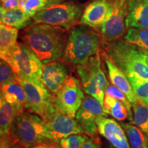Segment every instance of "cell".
<instances>
[{
	"label": "cell",
	"mask_w": 148,
	"mask_h": 148,
	"mask_svg": "<svg viewBox=\"0 0 148 148\" xmlns=\"http://www.w3.org/2000/svg\"><path fill=\"white\" fill-rule=\"evenodd\" d=\"M75 66L83 90L103 103L108 82L101 68L100 53H97L84 63Z\"/></svg>",
	"instance_id": "5b68a950"
},
{
	"label": "cell",
	"mask_w": 148,
	"mask_h": 148,
	"mask_svg": "<svg viewBox=\"0 0 148 148\" xmlns=\"http://www.w3.org/2000/svg\"><path fill=\"white\" fill-rule=\"evenodd\" d=\"M112 12L99 29L102 42L107 45L121 38L126 30L127 0H112Z\"/></svg>",
	"instance_id": "30bf717a"
},
{
	"label": "cell",
	"mask_w": 148,
	"mask_h": 148,
	"mask_svg": "<svg viewBox=\"0 0 148 148\" xmlns=\"http://www.w3.org/2000/svg\"><path fill=\"white\" fill-rule=\"evenodd\" d=\"M3 97L2 96V92H1V86H0V99Z\"/></svg>",
	"instance_id": "d590c367"
},
{
	"label": "cell",
	"mask_w": 148,
	"mask_h": 148,
	"mask_svg": "<svg viewBox=\"0 0 148 148\" xmlns=\"http://www.w3.org/2000/svg\"><path fill=\"white\" fill-rule=\"evenodd\" d=\"M26 94L27 110L38 114L47 121L56 112L54 95L45 87L40 79L25 80L16 77Z\"/></svg>",
	"instance_id": "ba28073f"
},
{
	"label": "cell",
	"mask_w": 148,
	"mask_h": 148,
	"mask_svg": "<svg viewBox=\"0 0 148 148\" xmlns=\"http://www.w3.org/2000/svg\"><path fill=\"white\" fill-rule=\"evenodd\" d=\"M18 110L3 97L0 99V136H10V128Z\"/></svg>",
	"instance_id": "7402d4cb"
},
{
	"label": "cell",
	"mask_w": 148,
	"mask_h": 148,
	"mask_svg": "<svg viewBox=\"0 0 148 148\" xmlns=\"http://www.w3.org/2000/svg\"><path fill=\"white\" fill-rule=\"evenodd\" d=\"M79 79L70 76L58 93L54 95V106L57 112L75 117L84 98Z\"/></svg>",
	"instance_id": "9c48e42d"
},
{
	"label": "cell",
	"mask_w": 148,
	"mask_h": 148,
	"mask_svg": "<svg viewBox=\"0 0 148 148\" xmlns=\"http://www.w3.org/2000/svg\"><path fill=\"white\" fill-rule=\"evenodd\" d=\"M69 77V64L56 61L43 64L40 81L53 95H56Z\"/></svg>",
	"instance_id": "4fadbf2b"
},
{
	"label": "cell",
	"mask_w": 148,
	"mask_h": 148,
	"mask_svg": "<svg viewBox=\"0 0 148 148\" xmlns=\"http://www.w3.org/2000/svg\"><path fill=\"white\" fill-rule=\"evenodd\" d=\"M18 29L0 23V58L6 57L17 44Z\"/></svg>",
	"instance_id": "ffe728a7"
},
{
	"label": "cell",
	"mask_w": 148,
	"mask_h": 148,
	"mask_svg": "<svg viewBox=\"0 0 148 148\" xmlns=\"http://www.w3.org/2000/svg\"><path fill=\"white\" fill-rule=\"evenodd\" d=\"M53 141H49L47 142V143H42L37 144V145L33 146L31 148H57L54 145H53Z\"/></svg>",
	"instance_id": "836d02e7"
},
{
	"label": "cell",
	"mask_w": 148,
	"mask_h": 148,
	"mask_svg": "<svg viewBox=\"0 0 148 148\" xmlns=\"http://www.w3.org/2000/svg\"><path fill=\"white\" fill-rule=\"evenodd\" d=\"M102 43L101 36L95 29L87 25H74L69 32L62 60L76 66L84 63L99 52Z\"/></svg>",
	"instance_id": "7a4b0ae2"
},
{
	"label": "cell",
	"mask_w": 148,
	"mask_h": 148,
	"mask_svg": "<svg viewBox=\"0 0 148 148\" xmlns=\"http://www.w3.org/2000/svg\"><path fill=\"white\" fill-rule=\"evenodd\" d=\"M105 95H110L111 97L122 101L126 106L130 113L132 114L133 115L132 104L129 101L125 94L121 90H120L119 88H117L112 84H111L108 83L107 84L106 88H105Z\"/></svg>",
	"instance_id": "f1b7e54d"
},
{
	"label": "cell",
	"mask_w": 148,
	"mask_h": 148,
	"mask_svg": "<svg viewBox=\"0 0 148 148\" xmlns=\"http://www.w3.org/2000/svg\"><path fill=\"white\" fill-rule=\"evenodd\" d=\"M10 136L16 145L25 148L52 141L49 138L45 121L38 114L25 110L14 118Z\"/></svg>",
	"instance_id": "277c9868"
},
{
	"label": "cell",
	"mask_w": 148,
	"mask_h": 148,
	"mask_svg": "<svg viewBox=\"0 0 148 148\" xmlns=\"http://www.w3.org/2000/svg\"><path fill=\"white\" fill-rule=\"evenodd\" d=\"M133 119L131 123L137 126L146 135L148 134V104L140 100L132 105Z\"/></svg>",
	"instance_id": "cb8c5ba5"
},
{
	"label": "cell",
	"mask_w": 148,
	"mask_h": 148,
	"mask_svg": "<svg viewBox=\"0 0 148 148\" xmlns=\"http://www.w3.org/2000/svg\"><path fill=\"white\" fill-rule=\"evenodd\" d=\"M127 77L140 100L148 104V79L139 78L135 75Z\"/></svg>",
	"instance_id": "4316f807"
},
{
	"label": "cell",
	"mask_w": 148,
	"mask_h": 148,
	"mask_svg": "<svg viewBox=\"0 0 148 148\" xmlns=\"http://www.w3.org/2000/svg\"><path fill=\"white\" fill-rule=\"evenodd\" d=\"M145 52H146V56H147V62L148 63V50H145Z\"/></svg>",
	"instance_id": "8d00e7d4"
},
{
	"label": "cell",
	"mask_w": 148,
	"mask_h": 148,
	"mask_svg": "<svg viewBox=\"0 0 148 148\" xmlns=\"http://www.w3.org/2000/svg\"><path fill=\"white\" fill-rule=\"evenodd\" d=\"M112 10V0H94L83 11L79 24L99 29Z\"/></svg>",
	"instance_id": "5bb4252c"
},
{
	"label": "cell",
	"mask_w": 148,
	"mask_h": 148,
	"mask_svg": "<svg viewBox=\"0 0 148 148\" xmlns=\"http://www.w3.org/2000/svg\"><path fill=\"white\" fill-rule=\"evenodd\" d=\"M127 28H148V0H127Z\"/></svg>",
	"instance_id": "e0dca14e"
},
{
	"label": "cell",
	"mask_w": 148,
	"mask_h": 148,
	"mask_svg": "<svg viewBox=\"0 0 148 148\" xmlns=\"http://www.w3.org/2000/svg\"><path fill=\"white\" fill-rule=\"evenodd\" d=\"M104 112L103 103L90 95L84 96L80 108L77 111L75 119L85 134L90 138L97 136L98 128L96 119L99 116H108Z\"/></svg>",
	"instance_id": "8fae6325"
},
{
	"label": "cell",
	"mask_w": 148,
	"mask_h": 148,
	"mask_svg": "<svg viewBox=\"0 0 148 148\" xmlns=\"http://www.w3.org/2000/svg\"><path fill=\"white\" fill-rule=\"evenodd\" d=\"M3 60L10 64L16 77L30 81L40 79L43 63L34 51L23 43L17 42Z\"/></svg>",
	"instance_id": "52a82bcc"
},
{
	"label": "cell",
	"mask_w": 148,
	"mask_h": 148,
	"mask_svg": "<svg viewBox=\"0 0 148 148\" xmlns=\"http://www.w3.org/2000/svg\"><path fill=\"white\" fill-rule=\"evenodd\" d=\"M98 132L114 148H130L127 136L120 123L107 116L96 119Z\"/></svg>",
	"instance_id": "9a60e30c"
},
{
	"label": "cell",
	"mask_w": 148,
	"mask_h": 148,
	"mask_svg": "<svg viewBox=\"0 0 148 148\" xmlns=\"http://www.w3.org/2000/svg\"><path fill=\"white\" fill-rule=\"evenodd\" d=\"M16 75L8 62L0 58V86L16 79Z\"/></svg>",
	"instance_id": "f546056e"
},
{
	"label": "cell",
	"mask_w": 148,
	"mask_h": 148,
	"mask_svg": "<svg viewBox=\"0 0 148 148\" xmlns=\"http://www.w3.org/2000/svg\"><path fill=\"white\" fill-rule=\"evenodd\" d=\"M69 29L45 23L27 27L21 34V40L43 64L60 60L63 57Z\"/></svg>",
	"instance_id": "6da1fadb"
},
{
	"label": "cell",
	"mask_w": 148,
	"mask_h": 148,
	"mask_svg": "<svg viewBox=\"0 0 148 148\" xmlns=\"http://www.w3.org/2000/svg\"><path fill=\"white\" fill-rule=\"evenodd\" d=\"M0 1L5 10H9V9L20 8L22 1L21 0H0Z\"/></svg>",
	"instance_id": "1f68e13d"
},
{
	"label": "cell",
	"mask_w": 148,
	"mask_h": 148,
	"mask_svg": "<svg viewBox=\"0 0 148 148\" xmlns=\"http://www.w3.org/2000/svg\"><path fill=\"white\" fill-rule=\"evenodd\" d=\"M103 56L111 83L124 92L132 106L137 103L140 101L139 98L134 92L132 85L125 73L112 62L104 51L103 53Z\"/></svg>",
	"instance_id": "2e32d148"
},
{
	"label": "cell",
	"mask_w": 148,
	"mask_h": 148,
	"mask_svg": "<svg viewBox=\"0 0 148 148\" xmlns=\"http://www.w3.org/2000/svg\"><path fill=\"white\" fill-rule=\"evenodd\" d=\"M104 52L126 76L148 79V63L145 49L120 38L106 45Z\"/></svg>",
	"instance_id": "3957f363"
},
{
	"label": "cell",
	"mask_w": 148,
	"mask_h": 148,
	"mask_svg": "<svg viewBox=\"0 0 148 148\" xmlns=\"http://www.w3.org/2000/svg\"><path fill=\"white\" fill-rule=\"evenodd\" d=\"M0 148H17L10 136H0Z\"/></svg>",
	"instance_id": "4dcf8cb0"
},
{
	"label": "cell",
	"mask_w": 148,
	"mask_h": 148,
	"mask_svg": "<svg viewBox=\"0 0 148 148\" xmlns=\"http://www.w3.org/2000/svg\"><path fill=\"white\" fill-rule=\"evenodd\" d=\"M85 134H71L60 140L59 148H82L83 144L88 139Z\"/></svg>",
	"instance_id": "83f0119b"
},
{
	"label": "cell",
	"mask_w": 148,
	"mask_h": 148,
	"mask_svg": "<svg viewBox=\"0 0 148 148\" xmlns=\"http://www.w3.org/2000/svg\"><path fill=\"white\" fill-rule=\"evenodd\" d=\"M83 12L82 5L74 2H58L49 5L35 15V23H45L71 29L80 19Z\"/></svg>",
	"instance_id": "8992f818"
},
{
	"label": "cell",
	"mask_w": 148,
	"mask_h": 148,
	"mask_svg": "<svg viewBox=\"0 0 148 148\" xmlns=\"http://www.w3.org/2000/svg\"><path fill=\"white\" fill-rule=\"evenodd\" d=\"M17 148H25V147H21V146H20V147H19V146H18V145H17Z\"/></svg>",
	"instance_id": "ab89813d"
},
{
	"label": "cell",
	"mask_w": 148,
	"mask_h": 148,
	"mask_svg": "<svg viewBox=\"0 0 148 148\" xmlns=\"http://www.w3.org/2000/svg\"><path fill=\"white\" fill-rule=\"evenodd\" d=\"M45 123L49 138L56 143L71 134H84L75 117L57 111Z\"/></svg>",
	"instance_id": "7c38bea8"
},
{
	"label": "cell",
	"mask_w": 148,
	"mask_h": 148,
	"mask_svg": "<svg viewBox=\"0 0 148 148\" xmlns=\"http://www.w3.org/2000/svg\"><path fill=\"white\" fill-rule=\"evenodd\" d=\"M147 148H148V134L147 135Z\"/></svg>",
	"instance_id": "f35d334b"
},
{
	"label": "cell",
	"mask_w": 148,
	"mask_h": 148,
	"mask_svg": "<svg viewBox=\"0 0 148 148\" xmlns=\"http://www.w3.org/2000/svg\"><path fill=\"white\" fill-rule=\"evenodd\" d=\"M82 148H97V143L92 138H88V139L83 144Z\"/></svg>",
	"instance_id": "d6a6232c"
},
{
	"label": "cell",
	"mask_w": 148,
	"mask_h": 148,
	"mask_svg": "<svg viewBox=\"0 0 148 148\" xmlns=\"http://www.w3.org/2000/svg\"><path fill=\"white\" fill-rule=\"evenodd\" d=\"M1 90L3 99L12 105L19 113L27 110L26 94L16 78L1 86Z\"/></svg>",
	"instance_id": "ac0fdd59"
},
{
	"label": "cell",
	"mask_w": 148,
	"mask_h": 148,
	"mask_svg": "<svg viewBox=\"0 0 148 148\" xmlns=\"http://www.w3.org/2000/svg\"><path fill=\"white\" fill-rule=\"evenodd\" d=\"M124 130L130 148H147V135L132 123H120Z\"/></svg>",
	"instance_id": "603a6c76"
},
{
	"label": "cell",
	"mask_w": 148,
	"mask_h": 148,
	"mask_svg": "<svg viewBox=\"0 0 148 148\" xmlns=\"http://www.w3.org/2000/svg\"><path fill=\"white\" fill-rule=\"evenodd\" d=\"M60 1L61 0H23L20 5V8L32 18L33 16L49 5Z\"/></svg>",
	"instance_id": "484cf974"
},
{
	"label": "cell",
	"mask_w": 148,
	"mask_h": 148,
	"mask_svg": "<svg viewBox=\"0 0 148 148\" xmlns=\"http://www.w3.org/2000/svg\"><path fill=\"white\" fill-rule=\"evenodd\" d=\"M5 9L4 7L2 5L0 4V23H1V20H2V17L3 15V13H4Z\"/></svg>",
	"instance_id": "e575fe53"
},
{
	"label": "cell",
	"mask_w": 148,
	"mask_h": 148,
	"mask_svg": "<svg viewBox=\"0 0 148 148\" xmlns=\"http://www.w3.org/2000/svg\"><path fill=\"white\" fill-rule=\"evenodd\" d=\"M107 148H114V147L113 146H112V145H108V147H107Z\"/></svg>",
	"instance_id": "74e56055"
},
{
	"label": "cell",
	"mask_w": 148,
	"mask_h": 148,
	"mask_svg": "<svg viewBox=\"0 0 148 148\" xmlns=\"http://www.w3.org/2000/svg\"><path fill=\"white\" fill-rule=\"evenodd\" d=\"M103 108L107 114L111 115L119 121L128 119L132 122L133 115L130 113L127 107L122 101L110 95H105L103 101Z\"/></svg>",
	"instance_id": "d6986e66"
},
{
	"label": "cell",
	"mask_w": 148,
	"mask_h": 148,
	"mask_svg": "<svg viewBox=\"0 0 148 148\" xmlns=\"http://www.w3.org/2000/svg\"><path fill=\"white\" fill-rule=\"evenodd\" d=\"M32 21V18L21 8H16L5 10L1 23L17 29H21L29 27Z\"/></svg>",
	"instance_id": "44dd1931"
},
{
	"label": "cell",
	"mask_w": 148,
	"mask_h": 148,
	"mask_svg": "<svg viewBox=\"0 0 148 148\" xmlns=\"http://www.w3.org/2000/svg\"><path fill=\"white\" fill-rule=\"evenodd\" d=\"M123 39L129 43L148 50V28H129Z\"/></svg>",
	"instance_id": "d4e9b609"
}]
</instances>
